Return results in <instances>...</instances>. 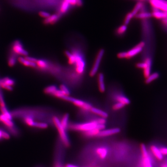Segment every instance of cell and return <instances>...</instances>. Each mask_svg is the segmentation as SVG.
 Returning <instances> with one entry per match:
<instances>
[{
	"mask_svg": "<svg viewBox=\"0 0 167 167\" xmlns=\"http://www.w3.org/2000/svg\"><path fill=\"white\" fill-rule=\"evenodd\" d=\"M99 124H98L96 120L86 123L80 124H69L68 128L73 131H78L84 133L92 129L98 128Z\"/></svg>",
	"mask_w": 167,
	"mask_h": 167,
	"instance_id": "obj_1",
	"label": "cell"
},
{
	"mask_svg": "<svg viewBox=\"0 0 167 167\" xmlns=\"http://www.w3.org/2000/svg\"><path fill=\"white\" fill-rule=\"evenodd\" d=\"M53 123L55 127L57 129L59 137L65 147H69L70 146V140L66 132V129L63 128L61 124V121L57 116H53Z\"/></svg>",
	"mask_w": 167,
	"mask_h": 167,
	"instance_id": "obj_2",
	"label": "cell"
},
{
	"mask_svg": "<svg viewBox=\"0 0 167 167\" xmlns=\"http://www.w3.org/2000/svg\"><path fill=\"white\" fill-rule=\"evenodd\" d=\"M140 150L142 155V167H153L152 160L148 150L144 144H142L140 145Z\"/></svg>",
	"mask_w": 167,
	"mask_h": 167,
	"instance_id": "obj_3",
	"label": "cell"
},
{
	"mask_svg": "<svg viewBox=\"0 0 167 167\" xmlns=\"http://www.w3.org/2000/svg\"><path fill=\"white\" fill-rule=\"evenodd\" d=\"M75 57V66L76 71L79 74H82L85 70V64L84 59H83L82 55L77 52L72 53Z\"/></svg>",
	"mask_w": 167,
	"mask_h": 167,
	"instance_id": "obj_4",
	"label": "cell"
},
{
	"mask_svg": "<svg viewBox=\"0 0 167 167\" xmlns=\"http://www.w3.org/2000/svg\"><path fill=\"white\" fill-rule=\"evenodd\" d=\"M105 53V51L103 49H101L99 50L97 56L96 57L94 64L91 69V71L90 72V75L91 77L94 76L98 72L99 69L100 63L101 62L103 55Z\"/></svg>",
	"mask_w": 167,
	"mask_h": 167,
	"instance_id": "obj_5",
	"label": "cell"
},
{
	"mask_svg": "<svg viewBox=\"0 0 167 167\" xmlns=\"http://www.w3.org/2000/svg\"><path fill=\"white\" fill-rule=\"evenodd\" d=\"M145 46V43L143 41L134 46L133 48L126 52V59H131L139 54L142 51Z\"/></svg>",
	"mask_w": 167,
	"mask_h": 167,
	"instance_id": "obj_6",
	"label": "cell"
},
{
	"mask_svg": "<svg viewBox=\"0 0 167 167\" xmlns=\"http://www.w3.org/2000/svg\"><path fill=\"white\" fill-rule=\"evenodd\" d=\"M149 2L152 9L167 12V3L164 0H152Z\"/></svg>",
	"mask_w": 167,
	"mask_h": 167,
	"instance_id": "obj_7",
	"label": "cell"
},
{
	"mask_svg": "<svg viewBox=\"0 0 167 167\" xmlns=\"http://www.w3.org/2000/svg\"><path fill=\"white\" fill-rule=\"evenodd\" d=\"M121 132V129L119 128H113L108 129H103L100 131L97 137L103 138L106 137L113 136Z\"/></svg>",
	"mask_w": 167,
	"mask_h": 167,
	"instance_id": "obj_8",
	"label": "cell"
},
{
	"mask_svg": "<svg viewBox=\"0 0 167 167\" xmlns=\"http://www.w3.org/2000/svg\"><path fill=\"white\" fill-rule=\"evenodd\" d=\"M13 50L15 53L21 56H28V52L24 49L22 43L19 40L14 41L13 46Z\"/></svg>",
	"mask_w": 167,
	"mask_h": 167,
	"instance_id": "obj_9",
	"label": "cell"
},
{
	"mask_svg": "<svg viewBox=\"0 0 167 167\" xmlns=\"http://www.w3.org/2000/svg\"><path fill=\"white\" fill-rule=\"evenodd\" d=\"M95 152L98 158L103 160L107 158L109 154V150L106 146H100L95 149Z\"/></svg>",
	"mask_w": 167,
	"mask_h": 167,
	"instance_id": "obj_10",
	"label": "cell"
},
{
	"mask_svg": "<svg viewBox=\"0 0 167 167\" xmlns=\"http://www.w3.org/2000/svg\"><path fill=\"white\" fill-rule=\"evenodd\" d=\"M72 103H73L75 106L79 107L80 108H81L82 110L85 111H90L92 106L91 104H90L88 103L85 102L83 100L80 99H77V98H73L72 99Z\"/></svg>",
	"mask_w": 167,
	"mask_h": 167,
	"instance_id": "obj_11",
	"label": "cell"
},
{
	"mask_svg": "<svg viewBox=\"0 0 167 167\" xmlns=\"http://www.w3.org/2000/svg\"><path fill=\"white\" fill-rule=\"evenodd\" d=\"M62 17L59 13H55L50 15L49 17L45 19L44 21V22L45 24H55L56 22H58Z\"/></svg>",
	"mask_w": 167,
	"mask_h": 167,
	"instance_id": "obj_12",
	"label": "cell"
},
{
	"mask_svg": "<svg viewBox=\"0 0 167 167\" xmlns=\"http://www.w3.org/2000/svg\"><path fill=\"white\" fill-rule=\"evenodd\" d=\"M150 150L153 156H154L156 159L159 161L163 160V156L162 155L161 152L160 151L159 147L155 145H152L150 147Z\"/></svg>",
	"mask_w": 167,
	"mask_h": 167,
	"instance_id": "obj_13",
	"label": "cell"
},
{
	"mask_svg": "<svg viewBox=\"0 0 167 167\" xmlns=\"http://www.w3.org/2000/svg\"><path fill=\"white\" fill-rule=\"evenodd\" d=\"M151 14H152V17L158 20H163L167 18V12H163L155 9H152Z\"/></svg>",
	"mask_w": 167,
	"mask_h": 167,
	"instance_id": "obj_14",
	"label": "cell"
},
{
	"mask_svg": "<svg viewBox=\"0 0 167 167\" xmlns=\"http://www.w3.org/2000/svg\"><path fill=\"white\" fill-rule=\"evenodd\" d=\"M145 61L146 63V67L143 70V74L145 78H147L151 73V67H152V60L151 58L148 57L146 59Z\"/></svg>",
	"mask_w": 167,
	"mask_h": 167,
	"instance_id": "obj_15",
	"label": "cell"
},
{
	"mask_svg": "<svg viewBox=\"0 0 167 167\" xmlns=\"http://www.w3.org/2000/svg\"><path fill=\"white\" fill-rule=\"evenodd\" d=\"M98 87L99 91L103 93L106 91V85L105 83V77L103 73H99L98 75Z\"/></svg>",
	"mask_w": 167,
	"mask_h": 167,
	"instance_id": "obj_16",
	"label": "cell"
},
{
	"mask_svg": "<svg viewBox=\"0 0 167 167\" xmlns=\"http://www.w3.org/2000/svg\"><path fill=\"white\" fill-rule=\"evenodd\" d=\"M0 122H2L5 126L10 129L14 128V123L12 121V120L7 118L4 115L2 114L0 115Z\"/></svg>",
	"mask_w": 167,
	"mask_h": 167,
	"instance_id": "obj_17",
	"label": "cell"
},
{
	"mask_svg": "<svg viewBox=\"0 0 167 167\" xmlns=\"http://www.w3.org/2000/svg\"><path fill=\"white\" fill-rule=\"evenodd\" d=\"M90 111H91L92 113H94L95 114L100 116V118H105V119L108 118V114L106 112V111L101 110V109L95 108L94 107H92V108L90 110Z\"/></svg>",
	"mask_w": 167,
	"mask_h": 167,
	"instance_id": "obj_18",
	"label": "cell"
},
{
	"mask_svg": "<svg viewBox=\"0 0 167 167\" xmlns=\"http://www.w3.org/2000/svg\"><path fill=\"white\" fill-rule=\"evenodd\" d=\"M135 17L139 19L143 20H146L149 19L152 17V14L150 12H148L146 11H142L138 13Z\"/></svg>",
	"mask_w": 167,
	"mask_h": 167,
	"instance_id": "obj_19",
	"label": "cell"
},
{
	"mask_svg": "<svg viewBox=\"0 0 167 167\" xmlns=\"http://www.w3.org/2000/svg\"><path fill=\"white\" fill-rule=\"evenodd\" d=\"M115 98L116 101L118 102L123 103L125 106L129 105L130 103H131L129 99L127 97L124 96V95H120V94L116 95L115 96Z\"/></svg>",
	"mask_w": 167,
	"mask_h": 167,
	"instance_id": "obj_20",
	"label": "cell"
},
{
	"mask_svg": "<svg viewBox=\"0 0 167 167\" xmlns=\"http://www.w3.org/2000/svg\"><path fill=\"white\" fill-rule=\"evenodd\" d=\"M18 61L21 64L27 67H36V64L35 63L29 61L27 59H25V58L20 57L18 58Z\"/></svg>",
	"mask_w": 167,
	"mask_h": 167,
	"instance_id": "obj_21",
	"label": "cell"
},
{
	"mask_svg": "<svg viewBox=\"0 0 167 167\" xmlns=\"http://www.w3.org/2000/svg\"><path fill=\"white\" fill-rule=\"evenodd\" d=\"M159 74L158 72H155L150 73V75L146 78L145 83L147 84H149L153 82V81L157 80L159 78Z\"/></svg>",
	"mask_w": 167,
	"mask_h": 167,
	"instance_id": "obj_22",
	"label": "cell"
},
{
	"mask_svg": "<svg viewBox=\"0 0 167 167\" xmlns=\"http://www.w3.org/2000/svg\"><path fill=\"white\" fill-rule=\"evenodd\" d=\"M69 114L67 113L63 116L61 120H60L62 126L66 130L68 129V126H69Z\"/></svg>",
	"mask_w": 167,
	"mask_h": 167,
	"instance_id": "obj_23",
	"label": "cell"
},
{
	"mask_svg": "<svg viewBox=\"0 0 167 167\" xmlns=\"http://www.w3.org/2000/svg\"><path fill=\"white\" fill-rule=\"evenodd\" d=\"M65 54L68 59V62L70 65H74L75 62V57L73 53L67 51L65 52Z\"/></svg>",
	"mask_w": 167,
	"mask_h": 167,
	"instance_id": "obj_24",
	"label": "cell"
},
{
	"mask_svg": "<svg viewBox=\"0 0 167 167\" xmlns=\"http://www.w3.org/2000/svg\"><path fill=\"white\" fill-rule=\"evenodd\" d=\"M57 90V88L55 85H50L45 89L44 93L46 94L53 95Z\"/></svg>",
	"mask_w": 167,
	"mask_h": 167,
	"instance_id": "obj_25",
	"label": "cell"
},
{
	"mask_svg": "<svg viewBox=\"0 0 167 167\" xmlns=\"http://www.w3.org/2000/svg\"><path fill=\"white\" fill-rule=\"evenodd\" d=\"M0 110H1L2 114L4 115L7 118H8L9 119L12 120V115L8 111V109H7L6 107H0Z\"/></svg>",
	"mask_w": 167,
	"mask_h": 167,
	"instance_id": "obj_26",
	"label": "cell"
},
{
	"mask_svg": "<svg viewBox=\"0 0 167 167\" xmlns=\"http://www.w3.org/2000/svg\"><path fill=\"white\" fill-rule=\"evenodd\" d=\"M127 29V27L125 25H121L116 29V33L119 35H124Z\"/></svg>",
	"mask_w": 167,
	"mask_h": 167,
	"instance_id": "obj_27",
	"label": "cell"
},
{
	"mask_svg": "<svg viewBox=\"0 0 167 167\" xmlns=\"http://www.w3.org/2000/svg\"><path fill=\"white\" fill-rule=\"evenodd\" d=\"M24 122L27 125L30 127H35V122L34 120L31 116H26L24 119Z\"/></svg>",
	"mask_w": 167,
	"mask_h": 167,
	"instance_id": "obj_28",
	"label": "cell"
},
{
	"mask_svg": "<svg viewBox=\"0 0 167 167\" xmlns=\"http://www.w3.org/2000/svg\"><path fill=\"white\" fill-rule=\"evenodd\" d=\"M36 66L40 68H42V69H45L48 67V64L45 61H43L42 59H37L36 62Z\"/></svg>",
	"mask_w": 167,
	"mask_h": 167,
	"instance_id": "obj_29",
	"label": "cell"
},
{
	"mask_svg": "<svg viewBox=\"0 0 167 167\" xmlns=\"http://www.w3.org/2000/svg\"><path fill=\"white\" fill-rule=\"evenodd\" d=\"M134 17L133 14H132V12L128 13L127 14H126L124 18V25H127L129 24V23L131 22L132 19Z\"/></svg>",
	"mask_w": 167,
	"mask_h": 167,
	"instance_id": "obj_30",
	"label": "cell"
},
{
	"mask_svg": "<svg viewBox=\"0 0 167 167\" xmlns=\"http://www.w3.org/2000/svg\"><path fill=\"white\" fill-rule=\"evenodd\" d=\"M35 127L37 128L41 129H45L48 127V124L46 123L42 122H35Z\"/></svg>",
	"mask_w": 167,
	"mask_h": 167,
	"instance_id": "obj_31",
	"label": "cell"
},
{
	"mask_svg": "<svg viewBox=\"0 0 167 167\" xmlns=\"http://www.w3.org/2000/svg\"><path fill=\"white\" fill-rule=\"evenodd\" d=\"M125 105L121 103L117 102L115 103L112 106V109L114 111H118V110H121L122 108H124L125 106Z\"/></svg>",
	"mask_w": 167,
	"mask_h": 167,
	"instance_id": "obj_32",
	"label": "cell"
},
{
	"mask_svg": "<svg viewBox=\"0 0 167 167\" xmlns=\"http://www.w3.org/2000/svg\"><path fill=\"white\" fill-rule=\"evenodd\" d=\"M59 90L65 95L70 96V91H69V89L67 87V86H66V85H61L60 86V89Z\"/></svg>",
	"mask_w": 167,
	"mask_h": 167,
	"instance_id": "obj_33",
	"label": "cell"
},
{
	"mask_svg": "<svg viewBox=\"0 0 167 167\" xmlns=\"http://www.w3.org/2000/svg\"><path fill=\"white\" fill-rule=\"evenodd\" d=\"M0 87H1L2 88L8 90V91H11L13 90L12 86L6 84L2 80H0Z\"/></svg>",
	"mask_w": 167,
	"mask_h": 167,
	"instance_id": "obj_34",
	"label": "cell"
},
{
	"mask_svg": "<svg viewBox=\"0 0 167 167\" xmlns=\"http://www.w3.org/2000/svg\"><path fill=\"white\" fill-rule=\"evenodd\" d=\"M39 15L41 16V17L44 18L46 19L49 17L50 15L51 14L48 11H44V10H41L40 11L39 13Z\"/></svg>",
	"mask_w": 167,
	"mask_h": 167,
	"instance_id": "obj_35",
	"label": "cell"
},
{
	"mask_svg": "<svg viewBox=\"0 0 167 167\" xmlns=\"http://www.w3.org/2000/svg\"><path fill=\"white\" fill-rule=\"evenodd\" d=\"M2 80L6 84L10 86H12L14 85V81L9 78H5V79H3Z\"/></svg>",
	"mask_w": 167,
	"mask_h": 167,
	"instance_id": "obj_36",
	"label": "cell"
},
{
	"mask_svg": "<svg viewBox=\"0 0 167 167\" xmlns=\"http://www.w3.org/2000/svg\"><path fill=\"white\" fill-rule=\"evenodd\" d=\"M16 63V59L14 56H11L8 61V64L10 67H13Z\"/></svg>",
	"mask_w": 167,
	"mask_h": 167,
	"instance_id": "obj_37",
	"label": "cell"
},
{
	"mask_svg": "<svg viewBox=\"0 0 167 167\" xmlns=\"http://www.w3.org/2000/svg\"><path fill=\"white\" fill-rule=\"evenodd\" d=\"M159 148L163 156H167V147L163 146Z\"/></svg>",
	"mask_w": 167,
	"mask_h": 167,
	"instance_id": "obj_38",
	"label": "cell"
},
{
	"mask_svg": "<svg viewBox=\"0 0 167 167\" xmlns=\"http://www.w3.org/2000/svg\"><path fill=\"white\" fill-rule=\"evenodd\" d=\"M2 139L9 140L10 138V136L8 132H7L6 131L2 130Z\"/></svg>",
	"mask_w": 167,
	"mask_h": 167,
	"instance_id": "obj_39",
	"label": "cell"
},
{
	"mask_svg": "<svg viewBox=\"0 0 167 167\" xmlns=\"http://www.w3.org/2000/svg\"><path fill=\"white\" fill-rule=\"evenodd\" d=\"M136 66H137V68L144 70V69L146 67V63L145 61L142 62L138 63L137 64V65H136Z\"/></svg>",
	"mask_w": 167,
	"mask_h": 167,
	"instance_id": "obj_40",
	"label": "cell"
},
{
	"mask_svg": "<svg viewBox=\"0 0 167 167\" xmlns=\"http://www.w3.org/2000/svg\"><path fill=\"white\" fill-rule=\"evenodd\" d=\"M96 121H97L98 124L106 125V120L105 118H100L99 119H97Z\"/></svg>",
	"mask_w": 167,
	"mask_h": 167,
	"instance_id": "obj_41",
	"label": "cell"
},
{
	"mask_svg": "<svg viewBox=\"0 0 167 167\" xmlns=\"http://www.w3.org/2000/svg\"><path fill=\"white\" fill-rule=\"evenodd\" d=\"M5 103L3 98L2 93L0 91V107H5Z\"/></svg>",
	"mask_w": 167,
	"mask_h": 167,
	"instance_id": "obj_42",
	"label": "cell"
},
{
	"mask_svg": "<svg viewBox=\"0 0 167 167\" xmlns=\"http://www.w3.org/2000/svg\"><path fill=\"white\" fill-rule=\"evenodd\" d=\"M25 59H27V61H29L35 63L36 62L37 59H36L35 58L31 57H29V56H27L25 57Z\"/></svg>",
	"mask_w": 167,
	"mask_h": 167,
	"instance_id": "obj_43",
	"label": "cell"
},
{
	"mask_svg": "<svg viewBox=\"0 0 167 167\" xmlns=\"http://www.w3.org/2000/svg\"><path fill=\"white\" fill-rule=\"evenodd\" d=\"M162 22H163V24L167 27V18L162 20Z\"/></svg>",
	"mask_w": 167,
	"mask_h": 167,
	"instance_id": "obj_44",
	"label": "cell"
},
{
	"mask_svg": "<svg viewBox=\"0 0 167 167\" xmlns=\"http://www.w3.org/2000/svg\"><path fill=\"white\" fill-rule=\"evenodd\" d=\"M161 167H167V161L163 163V164L161 165Z\"/></svg>",
	"mask_w": 167,
	"mask_h": 167,
	"instance_id": "obj_45",
	"label": "cell"
},
{
	"mask_svg": "<svg viewBox=\"0 0 167 167\" xmlns=\"http://www.w3.org/2000/svg\"><path fill=\"white\" fill-rule=\"evenodd\" d=\"M2 139V130L0 129V141H1Z\"/></svg>",
	"mask_w": 167,
	"mask_h": 167,
	"instance_id": "obj_46",
	"label": "cell"
},
{
	"mask_svg": "<svg viewBox=\"0 0 167 167\" xmlns=\"http://www.w3.org/2000/svg\"><path fill=\"white\" fill-rule=\"evenodd\" d=\"M138 1H140V2H144V1H145L146 0H137Z\"/></svg>",
	"mask_w": 167,
	"mask_h": 167,
	"instance_id": "obj_47",
	"label": "cell"
},
{
	"mask_svg": "<svg viewBox=\"0 0 167 167\" xmlns=\"http://www.w3.org/2000/svg\"><path fill=\"white\" fill-rule=\"evenodd\" d=\"M164 1H165V2H166V3H167V0H164Z\"/></svg>",
	"mask_w": 167,
	"mask_h": 167,
	"instance_id": "obj_48",
	"label": "cell"
},
{
	"mask_svg": "<svg viewBox=\"0 0 167 167\" xmlns=\"http://www.w3.org/2000/svg\"><path fill=\"white\" fill-rule=\"evenodd\" d=\"M149 1H152V0H149Z\"/></svg>",
	"mask_w": 167,
	"mask_h": 167,
	"instance_id": "obj_49",
	"label": "cell"
},
{
	"mask_svg": "<svg viewBox=\"0 0 167 167\" xmlns=\"http://www.w3.org/2000/svg\"></svg>",
	"mask_w": 167,
	"mask_h": 167,
	"instance_id": "obj_50",
	"label": "cell"
}]
</instances>
